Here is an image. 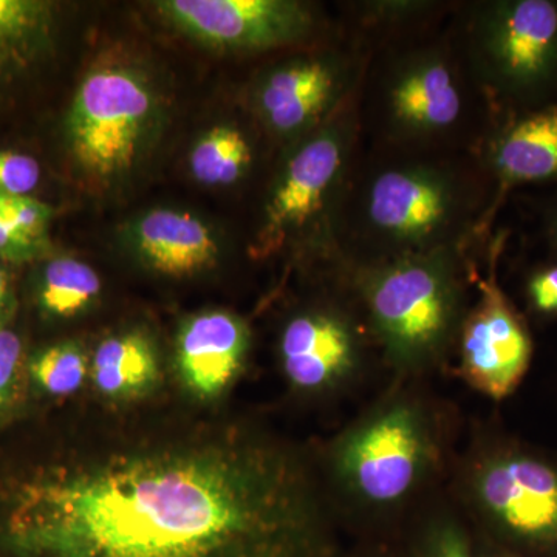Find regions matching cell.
Wrapping results in <instances>:
<instances>
[{"label": "cell", "mask_w": 557, "mask_h": 557, "mask_svg": "<svg viewBox=\"0 0 557 557\" xmlns=\"http://www.w3.org/2000/svg\"><path fill=\"white\" fill-rule=\"evenodd\" d=\"M50 10L33 0H0V83L27 67L47 32Z\"/></svg>", "instance_id": "cell-18"}, {"label": "cell", "mask_w": 557, "mask_h": 557, "mask_svg": "<svg viewBox=\"0 0 557 557\" xmlns=\"http://www.w3.org/2000/svg\"><path fill=\"white\" fill-rule=\"evenodd\" d=\"M95 387L109 398H134L148 391L159 375L156 350L141 333H124L102 341L91 358Z\"/></svg>", "instance_id": "cell-16"}, {"label": "cell", "mask_w": 557, "mask_h": 557, "mask_svg": "<svg viewBox=\"0 0 557 557\" xmlns=\"http://www.w3.org/2000/svg\"><path fill=\"white\" fill-rule=\"evenodd\" d=\"M556 240H557V225H556Z\"/></svg>", "instance_id": "cell-30"}, {"label": "cell", "mask_w": 557, "mask_h": 557, "mask_svg": "<svg viewBox=\"0 0 557 557\" xmlns=\"http://www.w3.org/2000/svg\"><path fill=\"white\" fill-rule=\"evenodd\" d=\"M486 53L508 90L534 94L557 79V2L500 3L486 30Z\"/></svg>", "instance_id": "cell-8"}, {"label": "cell", "mask_w": 557, "mask_h": 557, "mask_svg": "<svg viewBox=\"0 0 557 557\" xmlns=\"http://www.w3.org/2000/svg\"><path fill=\"white\" fill-rule=\"evenodd\" d=\"M135 242L146 262L168 276H188L218 259L211 230L189 212L156 209L139 220Z\"/></svg>", "instance_id": "cell-13"}, {"label": "cell", "mask_w": 557, "mask_h": 557, "mask_svg": "<svg viewBox=\"0 0 557 557\" xmlns=\"http://www.w3.org/2000/svg\"><path fill=\"white\" fill-rule=\"evenodd\" d=\"M22 341L13 330L0 327V413L9 408L16 391Z\"/></svg>", "instance_id": "cell-25"}, {"label": "cell", "mask_w": 557, "mask_h": 557, "mask_svg": "<svg viewBox=\"0 0 557 557\" xmlns=\"http://www.w3.org/2000/svg\"><path fill=\"white\" fill-rule=\"evenodd\" d=\"M281 355L288 380L304 391L329 386L354 366L351 333L339 319L304 314L285 327Z\"/></svg>", "instance_id": "cell-11"}, {"label": "cell", "mask_w": 557, "mask_h": 557, "mask_svg": "<svg viewBox=\"0 0 557 557\" xmlns=\"http://www.w3.org/2000/svg\"><path fill=\"white\" fill-rule=\"evenodd\" d=\"M449 193L423 172H386L370 193V218L398 237H424L437 230L449 211Z\"/></svg>", "instance_id": "cell-12"}, {"label": "cell", "mask_w": 557, "mask_h": 557, "mask_svg": "<svg viewBox=\"0 0 557 557\" xmlns=\"http://www.w3.org/2000/svg\"><path fill=\"white\" fill-rule=\"evenodd\" d=\"M494 163L508 185L557 177V104L516 121L498 139Z\"/></svg>", "instance_id": "cell-15"}, {"label": "cell", "mask_w": 557, "mask_h": 557, "mask_svg": "<svg viewBox=\"0 0 557 557\" xmlns=\"http://www.w3.org/2000/svg\"><path fill=\"white\" fill-rule=\"evenodd\" d=\"M530 335L496 281L482 284V299L463 330L461 372L475 391L509 397L530 368Z\"/></svg>", "instance_id": "cell-7"}, {"label": "cell", "mask_w": 557, "mask_h": 557, "mask_svg": "<svg viewBox=\"0 0 557 557\" xmlns=\"http://www.w3.org/2000/svg\"><path fill=\"white\" fill-rule=\"evenodd\" d=\"M343 163V146L335 134L311 139L289 160L265 212L259 247L271 251L288 233L309 222Z\"/></svg>", "instance_id": "cell-9"}, {"label": "cell", "mask_w": 557, "mask_h": 557, "mask_svg": "<svg viewBox=\"0 0 557 557\" xmlns=\"http://www.w3.org/2000/svg\"><path fill=\"white\" fill-rule=\"evenodd\" d=\"M490 557H522V556H519V555H494V556H490Z\"/></svg>", "instance_id": "cell-29"}, {"label": "cell", "mask_w": 557, "mask_h": 557, "mask_svg": "<svg viewBox=\"0 0 557 557\" xmlns=\"http://www.w3.org/2000/svg\"><path fill=\"white\" fill-rule=\"evenodd\" d=\"M248 330L226 311H208L185 322L177 341L180 375L200 398H214L244 364Z\"/></svg>", "instance_id": "cell-10"}, {"label": "cell", "mask_w": 557, "mask_h": 557, "mask_svg": "<svg viewBox=\"0 0 557 557\" xmlns=\"http://www.w3.org/2000/svg\"><path fill=\"white\" fill-rule=\"evenodd\" d=\"M416 557H475L467 534L456 523H437L420 542Z\"/></svg>", "instance_id": "cell-24"}, {"label": "cell", "mask_w": 557, "mask_h": 557, "mask_svg": "<svg viewBox=\"0 0 557 557\" xmlns=\"http://www.w3.org/2000/svg\"><path fill=\"white\" fill-rule=\"evenodd\" d=\"M392 106L403 123L440 129L457 120L461 102L449 70L432 62L403 76L392 94Z\"/></svg>", "instance_id": "cell-17"}, {"label": "cell", "mask_w": 557, "mask_h": 557, "mask_svg": "<svg viewBox=\"0 0 557 557\" xmlns=\"http://www.w3.org/2000/svg\"><path fill=\"white\" fill-rule=\"evenodd\" d=\"M528 295L534 309L544 314H557V265L531 278Z\"/></svg>", "instance_id": "cell-26"}, {"label": "cell", "mask_w": 557, "mask_h": 557, "mask_svg": "<svg viewBox=\"0 0 557 557\" xmlns=\"http://www.w3.org/2000/svg\"><path fill=\"white\" fill-rule=\"evenodd\" d=\"M40 252L38 245L21 239L0 215V259L9 262H27Z\"/></svg>", "instance_id": "cell-27"}, {"label": "cell", "mask_w": 557, "mask_h": 557, "mask_svg": "<svg viewBox=\"0 0 557 557\" xmlns=\"http://www.w3.org/2000/svg\"><path fill=\"white\" fill-rule=\"evenodd\" d=\"M159 9L194 38L228 50L288 42L302 35L310 22L299 3L284 0H166Z\"/></svg>", "instance_id": "cell-6"}, {"label": "cell", "mask_w": 557, "mask_h": 557, "mask_svg": "<svg viewBox=\"0 0 557 557\" xmlns=\"http://www.w3.org/2000/svg\"><path fill=\"white\" fill-rule=\"evenodd\" d=\"M39 180V163L33 157L14 150H0V193L30 196Z\"/></svg>", "instance_id": "cell-23"}, {"label": "cell", "mask_w": 557, "mask_h": 557, "mask_svg": "<svg viewBox=\"0 0 557 557\" xmlns=\"http://www.w3.org/2000/svg\"><path fill=\"white\" fill-rule=\"evenodd\" d=\"M7 296H9V281H7L5 273L0 267V317H2L3 309H5Z\"/></svg>", "instance_id": "cell-28"}, {"label": "cell", "mask_w": 557, "mask_h": 557, "mask_svg": "<svg viewBox=\"0 0 557 557\" xmlns=\"http://www.w3.org/2000/svg\"><path fill=\"white\" fill-rule=\"evenodd\" d=\"M0 215L21 239L42 248L44 236L53 211L30 196L0 193Z\"/></svg>", "instance_id": "cell-22"}, {"label": "cell", "mask_w": 557, "mask_h": 557, "mask_svg": "<svg viewBox=\"0 0 557 557\" xmlns=\"http://www.w3.org/2000/svg\"><path fill=\"white\" fill-rule=\"evenodd\" d=\"M89 372L86 355L75 343L44 348L30 362L32 379L47 394L64 397L78 392Z\"/></svg>", "instance_id": "cell-21"}, {"label": "cell", "mask_w": 557, "mask_h": 557, "mask_svg": "<svg viewBox=\"0 0 557 557\" xmlns=\"http://www.w3.org/2000/svg\"><path fill=\"white\" fill-rule=\"evenodd\" d=\"M475 494L497 530L523 552L557 557V469L525 454L485 461Z\"/></svg>", "instance_id": "cell-4"}, {"label": "cell", "mask_w": 557, "mask_h": 557, "mask_svg": "<svg viewBox=\"0 0 557 557\" xmlns=\"http://www.w3.org/2000/svg\"><path fill=\"white\" fill-rule=\"evenodd\" d=\"M426 454L420 418L394 406L347 438L338 454L339 474L366 500L391 504L409 493Z\"/></svg>", "instance_id": "cell-5"}, {"label": "cell", "mask_w": 557, "mask_h": 557, "mask_svg": "<svg viewBox=\"0 0 557 557\" xmlns=\"http://www.w3.org/2000/svg\"><path fill=\"white\" fill-rule=\"evenodd\" d=\"M373 322L395 361H421L437 350L454 317V292L440 263L410 259L388 267L369 288Z\"/></svg>", "instance_id": "cell-3"}, {"label": "cell", "mask_w": 557, "mask_h": 557, "mask_svg": "<svg viewBox=\"0 0 557 557\" xmlns=\"http://www.w3.org/2000/svg\"><path fill=\"white\" fill-rule=\"evenodd\" d=\"M295 456L236 428L89 443L11 486L0 557H329Z\"/></svg>", "instance_id": "cell-1"}, {"label": "cell", "mask_w": 557, "mask_h": 557, "mask_svg": "<svg viewBox=\"0 0 557 557\" xmlns=\"http://www.w3.org/2000/svg\"><path fill=\"white\" fill-rule=\"evenodd\" d=\"M101 293V278L81 260L58 258L47 263L39 300L47 313L72 318L89 307Z\"/></svg>", "instance_id": "cell-19"}, {"label": "cell", "mask_w": 557, "mask_h": 557, "mask_svg": "<svg viewBox=\"0 0 557 557\" xmlns=\"http://www.w3.org/2000/svg\"><path fill=\"white\" fill-rule=\"evenodd\" d=\"M152 95L126 69L90 73L81 84L69 115L73 157L94 177L129 171L152 113Z\"/></svg>", "instance_id": "cell-2"}, {"label": "cell", "mask_w": 557, "mask_h": 557, "mask_svg": "<svg viewBox=\"0 0 557 557\" xmlns=\"http://www.w3.org/2000/svg\"><path fill=\"white\" fill-rule=\"evenodd\" d=\"M251 163V148L242 132L219 126L209 131L190 152V172L207 186L236 182Z\"/></svg>", "instance_id": "cell-20"}, {"label": "cell", "mask_w": 557, "mask_h": 557, "mask_svg": "<svg viewBox=\"0 0 557 557\" xmlns=\"http://www.w3.org/2000/svg\"><path fill=\"white\" fill-rule=\"evenodd\" d=\"M335 89V76L322 62L310 61L277 70L263 84L259 102L270 126L298 131L321 112Z\"/></svg>", "instance_id": "cell-14"}]
</instances>
